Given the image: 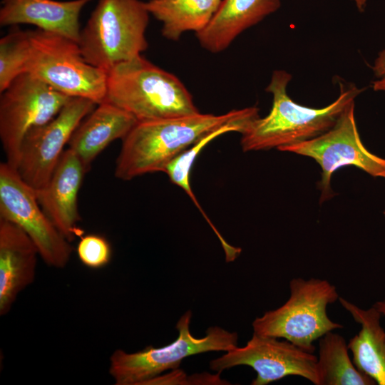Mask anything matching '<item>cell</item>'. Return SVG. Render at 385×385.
I'll use <instances>...</instances> for the list:
<instances>
[{"instance_id":"1","label":"cell","mask_w":385,"mask_h":385,"mask_svg":"<svg viewBox=\"0 0 385 385\" xmlns=\"http://www.w3.org/2000/svg\"><path fill=\"white\" fill-rule=\"evenodd\" d=\"M257 107L232 110L222 115L201 113L138 121L122 140L115 176L130 180L148 173L164 172L175 157L208 133L228 124L252 123Z\"/></svg>"},{"instance_id":"2","label":"cell","mask_w":385,"mask_h":385,"mask_svg":"<svg viewBox=\"0 0 385 385\" xmlns=\"http://www.w3.org/2000/svg\"><path fill=\"white\" fill-rule=\"evenodd\" d=\"M292 75L284 70L274 71L266 87L272 95V106L267 115L258 117L242 133L245 152L277 150L317 137L332 128L339 118L363 91L354 84L339 83L340 93L332 103L320 108L294 102L287 88Z\"/></svg>"},{"instance_id":"3","label":"cell","mask_w":385,"mask_h":385,"mask_svg":"<svg viewBox=\"0 0 385 385\" xmlns=\"http://www.w3.org/2000/svg\"><path fill=\"white\" fill-rule=\"evenodd\" d=\"M105 101L125 110L138 121L200 112L180 80L139 55L107 72Z\"/></svg>"},{"instance_id":"4","label":"cell","mask_w":385,"mask_h":385,"mask_svg":"<svg viewBox=\"0 0 385 385\" xmlns=\"http://www.w3.org/2000/svg\"><path fill=\"white\" fill-rule=\"evenodd\" d=\"M150 13L140 0H99L78 42L91 65L106 72L148 48Z\"/></svg>"},{"instance_id":"5","label":"cell","mask_w":385,"mask_h":385,"mask_svg":"<svg viewBox=\"0 0 385 385\" xmlns=\"http://www.w3.org/2000/svg\"><path fill=\"white\" fill-rule=\"evenodd\" d=\"M289 299L282 306L253 321V333L282 338L314 353V341L343 327L327 312V306L339 298L337 288L327 279L294 278L289 282Z\"/></svg>"},{"instance_id":"6","label":"cell","mask_w":385,"mask_h":385,"mask_svg":"<svg viewBox=\"0 0 385 385\" xmlns=\"http://www.w3.org/2000/svg\"><path fill=\"white\" fill-rule=\"evenodd\" d=\"M29 34L27 73L69 97L105 101L107 73L85 60L78 42L39 29Z\"/></svg>"},{"instance_id":"7","label":"cell","mask_w":385,"mask_h":385,"mask_svg":"<svg viewBox=\"0 0 385 385\" xmlns=\"http://www.w3.org/2000/svg\"><path fill=\"white\" fill-rule=\"evenodd\" d=\"M192 312L187 311L178 321L177 339L161 346H148L128 353L115 350L110 358L109 374L116 385H145L168 370L176 369L188 356L208 351H227L238 344V334L218 326L209 327L205 337L197 338L190 330Z\"/></svg>"},{"instance_id":"8","label":"cell","mask_w":385,"mask_h":385,"mask_svg":"<svg viewBox=\"0 0 385 385\" xmlns=\"http://www.w3.org/2000/svg\"><path fill=\"white\" fill-rule=\"evenodd\" d=\"M0 93V139L6 162L16 169L26 135L52 120L71 97L29 73L18 76Z\"/></svg>"},{"instance_id":"9","label":"cell","mask_w":385,"mask_h":385,"mask_svg":"<svg viewBox=\"0 0 385 385\" xmlns=\"http://www.w3.org/2000/svg\"><path fill=\"white\" fill-rule=\"evenodd\" d=\"M0 218L16 225L51 267L64 268L73 248L41 207L36 191L6 162L0 164Z\"/></svg>"},{"instance_id":"10","label":"cell","mask_w":385,"mask_h":385,"mask_svg":"<svg viewBox=\"0 0 385 385\" xmlns=\"http://www.w3.org/2000/svg\"><path fill=\"white\" fill-rule=\"evenodd\" d=\"M279 150L312 158L321 166V202L332 197V174L344 166L353 165L373 177L385 178V159L368 150L361 140L355 120L354 102L346 108L327 132Z\"/></svg>"},{"instance_id":"11","label":"cell","mask_w":385,"mask_h":385,"mask_svg":"<svg viewBox=\"0 0 385 385\" xmlns=\"http://www.w3.org/2000/svg\"><path fill=\"white\" fill-rule=\"evenodd\" d=\"M97 105L71 98L52 120L26 135L16 170L31 188L36 191L47 184L74 130Z\"/></svg>"},{"instance_id":"12","label":"cell","mask_w":385,"mask_h":385,"mask_svg":"<svg viewBox=\"0 0 385 385\" xmlns=\"http://www.w3.org/2000/svg\"><path fill=\"white\" fill-rule=\"evenodd\" d=\"M317 357L292 342L253 333L242 347L226 351L210 361V368L222 372L245 365L257 373L252 385H267L289 376H298L318 385Z\"/></svg>"},{"instance_id":"13","label":"cell","mask_w":385,"mask_h":385,"mask_svg":"<svg viewBox=\"0 0 385 385\" xmlns=\"http://www.w3.org/2000/svg\"><path fill=\"white\" fill-rule=\"evenodd\" d=\"M86 170L78 157L68 148L62 153L47 184L36 191L37 200L47 216L69 241L83 235L78 195Z\"/></svg>"},{"instance_id":"14","label":"cell","mask_w":385,"mask_h":385,"mask_svg":"<svg viewBox=\"0 0 385 385\" xmlns=\"http://www.w3.org/2000/svg\"><path fill=\"white\" fill-rule=\"evenodd\" d=\"M38 256L36 245L20 227L0 218L1 316L8 314L19 294L34 282Z\"/></svg>"},{"instance_id":"15","label":"cell","mask_w":385,"mask_h":385,"mask_svg":"<svg viewBox=\"0 0 385 385\" xmlns=\"http://www.w3.org/2000/svg\"><path fill=\"white\" fill-rule=\"evenodd\" d=\"M92 0H1L0 25L27 24L78 42L79 16Z\"/></svg>"},{"instance_id":"16","label":"cell","mask_w":385,"mask_h":385,"mask_svg":"<svg viewBox=\"0 0 385 385\" xmlns=\"http://www.w3.org/2000/svg\"><path fill=\"white\" fill-rule=\"evenodd\" d=\"M137 122L128 112L104 101L79 123L68 148L78 157L87 172L96 157L113 141L123 140Z\"/></svg>"},{"instance_id":"17","label":"cell","mask_w":385,"mask_h":385,"mask_svg":"<svg viewBox=\"0 0 385 385\" xmlns=\"http://www.w3.org/2000/svg\"><path fill=\"white\" fill-rule=\"evenodd\" d=\"M281 0H221L207 26L196 33L205 50L219 53L227 48L246 29L277 11Z\"/></svg>"},{"instance_id":"18","label":"cell","mask_w":385,"mask_h":385,"mask_svg":"<svg viewBox=\"0 0 385 385\" xmlns=\"http://www.w3.org/2000/svg\"><path fill=\"white\" fill-rule=\"evenodd\" d=\"M341 305L361 325L357 334L348 343L356 366L371 377L376 384L385 385V330L381 327V314L374 307L362 309L339 297Z\"/></svg>"},{"instance_id":"19","label":"cell","mask_w":385,"mask_h":385,"mask_svg":"<svg viewBox=\"0 0 385 385\" xmlns=\"http://www.w3.org/2000/svg\"><path fill=\"white\" fill-rule=\"evenodd\" d=\"M221 0H149L145 6L162 23V35L178 40L187 31L203 30L217 10Z\"/></svg>"},{"instance_id":"20","label":"cell","mask_w":385,"mask_h":385,"mask_svg":"<svg viewBox=\"0 0 385 385\" xmlns=\"http://www.w3.org/2000/svg\"><path fill=\"white\" fill-rule=\"evenodd\" d=\"M318 385H374L349 355L348 344L338 333L330 331L319 339Z\"/></svg>"},{"instance_id":"21","label":"cell","mask_w":385,"mask_h":385,"mask_svg":"<svg viewBox=\"0 0 385 385\" xmlns=\"http://www.w3.org/2000/svg\"><path fill=\"white\" fill-rule=\"evenodd\" d=\"M241 130L242 126L240 123H231L208 133L175 157L170 163H168L164 171V173L168 175L170 180L173 184L181 188L189 196L207 223L210 225L212 230L215 232H216L217 230L204 212L202 207L199 204L197 199L192 192L190 183V172L195 159L197 158L202 150L210 142L225 133L230 132L240 133Z\"/></svg>"},{"instance_id":"22","label":"cell","mask_w":385,"mask_h":385,"mask_svg":"<svg viewBox=\"0 0 385 385\" xmlns=\"http://www.w3.org/2000/svg\"><path fill=\"white\" fill-rule=\"evenodd\" d=\"M12 26L0 39V93L18 76L27 73L31 46L29 31Z\"/></svg>"},{"instance_id":"23","label":"cell","mask_w":385,"mask_h":385,"mask_svg":"<svg viewBox=\"0 0 385 385\" xmlns=\"http://www.w3.org/2000/svg\"><path fill=\"white\" fill-rule=\"evenodd\" d=\"M77 254L84 266L92 270H98L111 262L112 249L110 242L103 236L88 234L80 237Z\"/></svg>"},{"instance_id":"24","label":"cell","mask_w":385,"mask_h":385,"mask_svg":"<svg viewBox=\"0 0 385 385\" xmlns=\"http://www.w3.org/2000/svg\"><path fill=\"white\" fill-rule=\"evenodd\" d=\"M182 370L173 369L164 375H159L145 383V385L160 384H230L228 381L222 379L220 376L221 372L211 374L207 372L195 374L193 376H183Z\"/></svg>"},{"instance_id":"25","label":"cell","mask_w":385,"mask_h":385,"mask_svg":"<svg viewBox=\"0 0 385 385\" xmlns=\"http://www.w3.org/2000/svg\"><path fill=\"white\" fill-rule=\"evenodd\" d=\"M372 70L374 76L378 78L385 77V49L381 51L372 66Z\"/></svg>"},{"instance_id":"26","label":"cell","mask_w":385,"mask_h":385,"mask_svg":"<svg viewBox=\"0 0 385 385\" xmlns=\"http://www.w3.org/2000/svg\"><path fill=\"white\" fill-rule=\"evenodd\" d=\"M372 86L376 91H385V77L373 82Z\"/></svg>"},{"instance_id":"27","label":"cell","mask_w":385,"mask_h":385,"mask_svg":"<svg viewBox=\"0 0 385 385\" xmlns=\"http://www.w3.org/2000/svg\"><path fill=\"white\" fill-rule=\"evenodd\" d=\"M356 6L357 10L364 12L366 7L367 0H351Z\"/></svg>"},{"instance_id":"28","label":"cell","mask_w":385,"mask_h":385,"mask_svg":"<svg viewBox=\"0 0 385 385\" xmlns=\"http://www.w3.org/2000/svg\"><path fill=\"white\" fill-rule=\"evenodd\" d=\"M373 307H374L381 315L385 316V299L376 302L373 304Z\"/></svg>"},{"instance_id":"29","label":"cell","mask_w":385,"mask_h":385,"mask_svg":"<svg viewBox=\"0 0 385 385\" xmlns=\"http://www.w3.org/2000/svg\"><path fill=\"white\" fill-rule=\"evenodd\" d=\"M384 216H385V211H384Z\"/></svg>"}]
</instances>
